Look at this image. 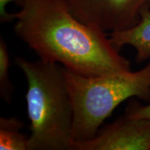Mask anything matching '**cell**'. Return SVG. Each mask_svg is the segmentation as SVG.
Returning <instances> with one entry per match:
<instances>
[{"label": "cell", "mask_w": 150, "mask_h": 150, "mask_svg": "<svg viewBox=\"0 0 150 150\" xmlns=\"http://www.w3.org/2000/svg\"><path fill=\"white\" fill-rule=\"evenodd\" d=\"M73 16L107 33L129 29L139 22L150 0H65Z\"/></svg>", "instance_id": "4"}, {"label": "cell", "mask_w": 150, "mask_h": 150, "mask_svg": "<svg viewBox=\"0 0 150 150\" xmlns=\"http://www.w3.org/2000/svg\"><path fill=\"white\" fill-rule=\"evenodd\" d=\"M149 6L141 11L139 22L134 27L109 33L110 41L119 50L124 45H131L136 50V60L138 63L150 58Z\"/></svg>", "instance_id": "6"}, {"label": "cell", "mask_w": 150, "mask_h": 150, "mask_svg": "<svg viewBox=\"0 0 150 150\" xmlns=\"http://www.w3.org/2000/svg\"><path fill=\"white\" fill-rule=\"evenodd\" d=\"M10 58L5 40L0 37V95L1 99L10 103L13 86L9 78Z\"/></svg>", "instance_id": "8"}, {"label": "cell", "mask_w": 150, "mask_h": 150, "mask_svg": "<svg viewBox=\"0 0 150 150\" xmlns=\"http://www.w3.org/2000/svg\"><path fill=\"white\" fill-rule=\"evenodd\" d=\"M72 99L73 142L94 138L117 106L131 97L150 101V63L137 72L84 76L61 66Z\"/></svg>", "instance_id": "3"}, {"label": "cell", "mask_w": 150, "mask_h": 150, "mask_svg": "<svg viewBox=\"0 0 150 150\" xmlns=\"http://www.w3.org/2000/svg\"><path fill=\"white\" fill-rule=\"evenodd\" d=\"M14 31L40 59L84 76L131 70L108 34L77 20L65 0H24Z\"/></svg>", "instance_id": "1"}, {"label": "cell", "mask_w": 150, "mask_h": 150, "mask_svg": "<svg viewBox=\"0 0 150 150\" xmlns=\"http://www.w3.org/2000/svg\"><path fill=\"white\" fill-rule=\"evenodd\" d=\"M125 115L134 119H145L150 120V104L147 106L137 104H130L127 108Z\"/></svg>", "instance_id": "9"}, {"label": "cell", "mask_w": 150, "mask_h": 150, "mask_svg": "<svg viewBox=\"0 0 150 150\" xmlns=\"http://www.w3.org/2000/svg\"><path fill=\"white\" fill-rule=\"evenodd\" d=\"M23 123L15 117H0V149L28 150L27 137L20 132Z\"/></svg>", "instance_id": "7"}, {"label": "cell", "mask_w": 150, "mask_h": 150, "mask_svg": "<svg viewBox=\"0 0 150 150\" xmlns=\"http://www.w3.org/2000/svg\"><path fill=\"white\" fill-rule=\"evenodd\" d=\"M71 150H150V120L125 115L99 129L92 139L73 142Z\"/></svg>", "instance_id": "5"}, {"label": "cell", "mask_w": 150, "mask_h": 150, "mask_svg": "<svg viewBox=\"0 0 150 150\" xmlns=\"http://www.w3.org/2000/svg\"><path fill=\"white\" fill-rule=\"evenodd\" d=\"M23 1L24 0H0V22L1 23H6L14 20V13H9L7 12V5L12 2L20 5Z\"/></svg>", "instance_id": "10"}, {"label": "cell", "mask_w": 150, "mask_h": 150, "mask_svg": "<svg viewBox=\"0 0 150 150\" xmlns=\"http://www.w3.org/2000/svg\"><path fill=\"white\" fill-rule=\"evenodd\" d=\"M27 79L28 150H71L74 110L61 65L17 57Z\"/></svg>", "instance_id": "2"}]
</instances>
